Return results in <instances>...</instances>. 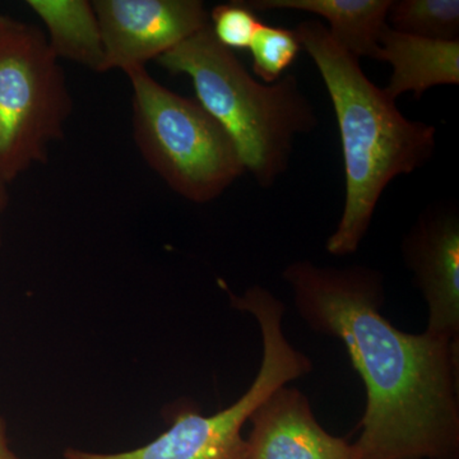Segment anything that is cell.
Listing matches in <instances>:
<instances>
[{
    "label": "cell",
    "instance_id": "e0dca14e",
    "mask_svg": "<svg viewBox=\"0 0 459 459\" xmlns=\"http://www.w3.org/2000/svg\"><path fill=\"white\" fill-rule=\"evenodd\" d=\"M8 186L9 184L0 178V247L3 246V217L9 204Z\"/></svg>",
    "mask_w": 459,
    "mask_h": 459
},
{
    "label": "cell",
    "instance_id": "9a60e30c",
    "mask_svg": "<svg viewBox=\"0 0 459 459\" xmlns=\"http://www.w3.org/2000/svg\"><path fill=\"white\" fill-rule=\"evenodd\" d=\"M262 21L243 2L217 5L210 13V26L214 38L230 50L249 49Z\"/></svg>",
    "mask_w": 459,
    "mask_h": 459
},
{
    "label": "cell",
    "instance_id": "52a82bcc",
    "mask_svg": "<svg viewBox=\"0 0 459 459\" xmlns=\"http://www.w3.org/2000/svg\"><path fill=\"white\" fill-rule=\"evenodd\" d=\"M101 27L105 72L146 68L210 25L201 0H95Z\"/></svg>",
    "mask_w": 459,
    "mask_h": 459
},
{
    "label": "cell",
    "instance_id": "6da1fadb",
    "mask_svg": "<svg viewBox=\"0 0 459 459\" xmlns=\"http://www.w3.org/2000/svg\"><path fill=\"white\" fill-rule=\"evenodd\" d=\"M301 318L342 341L367 386L356 459H455L458 342L394 327L380 313L383 274L364 265H287Z\"/></svg>",
    "mask_w": 459,
    "mask_h": 459
},
{
    "label": "cell",
    "instance_id": "9c48e42d",
    "mask_svg": "<svg viewBox=\"0 0 459 459\" xmlns=\"http://www.w3.org/2000/svg\"><path fill=\"white\" fill-rule=\"evenodd\" d=\"M247 459H356L353 444L327 433L296 388L274 391L253 413Z\"/></svg>",
    "mask_w": 459,
    "mask_h": 459
},
{
    "label": "cell",
    "instance_id": "3957f363",
    "mask_svg": "<svg viewBox=\"0 0 459 459\" xmlns=\"http://www.w3.org/2000/svg\"><path fill=\"white\" fill-rule=\"evenodd\" d=\"M171 74L190 78L197 101L230 135L246 171L272 188L291 162L296 138L318 126V115L295 74L256 81L234 51L205 26L157 59Z\"/></svg>",
    "mask_w": 459,
    "mask_h": 459
},
{
    "label": "cell",
    "instance_id": "ac0fdd59",
    "mask_svg": "<svg viewBox=\"0 0 459 459\" xmlns=\"http://www.w3.org/2000/svg\"><path fill=\"white\" fill-rule=\"evenodd\" d=\"M12 21H13V18L3 16V14H0V31L4 30L5 27L11 25Z\"/></svg>",
    "mask_w": 459,
    "mask_h": 459
},
{
    "label": "cell",
    "instance_id": "8fae6325",
    "mask_svg": "<svg viewBox=\"0 0 459 459\" xmlns=\"http://www.w3.org/2000/svg\"><path fill=\"white\" fill-rule=\"evenodd\" d=\"M255 13L296 11L327 21V30L353 56L377 60L379 35L392 0H241Z\"/></svg>",
    "mask_w": 459,
    "mask_h": 459
},
{
    "label": "cell",
    "instance_id": "4fadbf2b",
    "mask_svg": "<svg viewBox=\"0 0 459 459\" xmlns=\"http://www.w3.org/2000/svg\"><path fill=\"white\" fill-rule=\"evenodd\" d=\"M386 25L394 31L429 40H459V2L392 0Z\"/></svg>",
    "mask_w": 459,
    "mask_h": 459
},
{
    "label": "cell",
    "instance_id": "277c9868",
    "mask_svg": "<svg viewBox=\"0 0 459 459\" xmlns=\"http://www.w3.org/2000/svg\"><path fill=\"white\" fill-rule=\"evenodd\" d=\"M133 140L166 186L192 204L216 201L246 172L237 146L195 99L156 81L147 68L126 74Z\"/></svg>",
    "mask_w": 459,
    "mask_h": 459
},
{
    "label": "cell",
    "instance_id": "5b68a950",
    "mask_svg": "<svg viewBox=\"0 0 459 459\" xmlns=\"http://www.w3.org/2000/svg\"><path fill=\"white\" fill-rule=\"evenodd\" d=\"M231 305L252 314L263 337L261 369L249 389L231 406L213 415L184 409L172 413L170 427L152 442L131 451L102 453L66 448L65 459H247L241 430L255 411L274 391L304 377L312 361L298 351L283 333L285 305L264 287L253 286L243 295L230 292Z\"/></svg>",
    "mask_w": 459,
    "mask_h": 459
},
{
    "label": "cell",
    "instance_id": "7c38bea8",
    "mask_svg": "<svg viewBox=\"0 0 459 459\" xmlns=\"http://www.w3.org/2000/svg\"><path fill=\"white\" fill-rule=\"evenodd\" d=\"M45 27L57 59L105 74V50L98 14L89 0H27Z\"/></svg>",
    "mask_w": 459,
    "mask_h": 459
},
{
    "label": "cell",
    "instance_id": "5bb4252c",
    "mask_svg": "<svg viewBox=\"0 0 459 459\" xmlns=\"http://www.w3.org/2000/svg\"><path fill=\"white\" fill-rule=\"evenodd\" d=\"M253 72L263 83L272 84L283 77L300 53L301 47L294 30L264 25L256 30L249 49Z\"/></svg>",
    "mask_w": 459,
    "mask_h": 459
},
{
    "label": "cell",
    "instance_id": "30bf717a",
    "mask_svg": "<svg viewBox=\"0 0 459 459\" xmlns=\"http://www.w3.org/2000/svg\"><path fill=\"white\" fill-rule=\"evenodd\" d=\"M377 42V60L392 66L391 78L383 90L394 101L403 93L421 99L434 87L458 86L459 40H429L386 25Z\"/></svg>",
    "mask_w": 459,
    "mask_h": 459
},
{
    "label": "cell",
    "instance_id": "7a4b0ae2",
    "mask_svg": "<svg viewBox=\"0 0 459 459\" xmlns=\"http://www.w3.org/2000/svg\"><path fill=\"white\" fill-rule=\"evenodd\" d=\"M294 32L328 91L342 144L346 195L327 250L332 255H353L369 231L386 186L433 159L437 128L407 119L394 100L364 74L360 59L341 47L319 21H303Z\"/></svg>",
    "mask_w": 459,
    "mask_h": 459
},
{
    "label": "cell",
    "instance_id": "2e32d148",
    "mask_svg": "<svg viewBox=\"0 0 459 459\" xmlns=\"http://www.w3.org/2000/svg\"><path fill=\"white\" fill-rule=\"evenodd\" d=\"M0 459H21L9 446L7 421L3 416H0Z\"/></svg>",
    "mask_w": 459,
    "mask_h": 459
},
{
    "label": "cell",
    "instance_id": "8992f818",
    "mask_svg": "<svg viewBox=\"0 0 459 459\" xmlns=\"http://www.w3.org/2000/svg\"><path fill=\"white\" fill-rule=\"evenodd\" d=\"M74 113L59 59L40 27L0 31V178L7 184L49 159Z\"/></svg>",
    "mask_w": 459,
    "mask_h": 459
},
{
    "label": "cell",
    "instance_id": "ba28073f",
    "mask_svg": "<svg viewBox=\"0 0 459 459\" xmlns=\"http://www.w3.org/2000/svg\"><path fill=\"white\" fill-rule=\"evenodd\" d=\"M402 255L429 307L427 332L458 342L459 214L453 204L425 208L402 241Z\"/></svg>",
    "mask_w": 459,
    "mask_h": 459
}]
</instances>
